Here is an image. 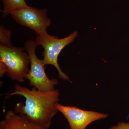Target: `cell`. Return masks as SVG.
Listing matches in <instances>:
<instances>
[{"label":"cell","instance_id":"obj_1","mask_svg":"<svg viewBox=\"0 0 129 129\" xmlns=\"http://www.w3.org/2000/svg\"><path fill=\"white\" fill-rule=\"evenodd\" d=\"M6 95L7 97L14 95L24 97L25 104H16L15 112L25 115L45 128H50L52 119L58 112L55 106L60 100L58 90L45 92L34 87L30 89L26 86L16 84L13 91Z\"/></svg>","mask_w":129,"mask_h":129},{"label":"cell","instance_id":"obj_2","mask_svg":"<svg viewBox=\"0 0 129 129\" xmlns=\"http://www.w3.org/2000/svg\"><path fill=\"white\" fill-rule=\"evenodd\" d=\"M39 46L36 41L29 40L24 44L25 50L27 52L30 61V69L24 78L29 81L30 86L42 91L47 92L55 89V85L58 84L57 80L50 79L45 72V63L43 60L38 58L36 49Z\"/></svg>","mask_w":129,"mask_h":129},{"label":"cell","instance_id":"obj_3","mask_svg":"<svg viewBox=\"0 0 129 129\" xmlns=\"http://www.w3.org/2000/svg\"><path fill=\"white\" fill-rule=\"evenodd\" d=\"M25 51L21 47L0 45V62L6 67L8 76L19 83L24 81V76L30 70V59Z\"/></svg>","mask_w":129,"mask_h":129},{"label":"cell","instance_id":"obj_4","mask_svg":"<svg viewBox=\"0 0 129 129\" xmlns=\"http://www.w3.org/2000/svg\"><path fill=\"white\" fill-rule=\"evenodd\" d=\"M78 35V32L75 31L68 37L58 39L56 36L50 35L47 32L37 36L36 42L39 45L41 46L44 51L42 53L43 59L45 65L51 64L57 70L59 78L63 80L70 82L69 77L62 71L57 62V58L63 49L68 45L73 42Z\"/></svg>","mask_w":129,"mask_h":129},{"label":"cell","instance_id":"obj_5","mask_svg":"<svg viewBox=\"0 0 129 129\" xmlns=\"http://www.w3.org/2000/svg\"><path fill=\"white\" fill-rule=\"evenodd\" d=\"M46 8L39 9L28 6L15 10L11 13L17 23L34 30L37 36L47 33L51 21L47 16Z\"/></svg>","mask_w":129,"mask_h":129},{"label":"cell","instance_id":"obj_6","mask_svg":"<svg viewBox=\"0 0 129 129\" xmlns=\"http://www.w3.org/2000/svg\"><path fill=\"white\" fill-rule=\"evenodd\" d=\"M55 106L67 119L70 129H85L92 122L108 117L106 114L85 111L76 107L63 106L58 103Z\"/></svg>","mask_w":129,"mask_h":129},{"label":"cell","instance_id":"obj_7","mask_svg":"<svg viewBox=\"0 0 129 129\" xmlns=\"http://www.w3.org/2000/svg\"><path fill=\"white\" fill-rule=\"evenodd\" d=\"M0 129H46L33 122L25 115L8 111L0 122Z\"/></svg>","mask_w":129,"mask_h":129},{"label":"cell","instance_id":"obj_8","mask_svg":"<svg viewBox=\"0 0 129 129\" xmlns=\"http://www.w3.org/2000/svg\"><path fill=\"white\" fill-rule=\"evenodd\" d=\"M3 2V9L1 10L3 17H6L15 10L28 7L25 0H2Z\"/></svg>","mask_w":129,"mask_h":129},{"label":"cell","instance_id":"obj_9","mask_svg":"<svg viewBox=\"0 0 129 129\" xmlns=\"http://www.w3.org/2000/svg\"><path fill=\"white\" fill-rule=\"evenodd\" d=\"M11 31L7 29L3 25L0 26V43L5 46H12Z\"/></svg>","mask_w":129,"mask_h":129},{"label":"cell","instance_id":"obj_10","mask_svg":"<svg viewBox=\"0 0 129 129\" xmlns=\"http://www.w3.org/2000/svg\"><path fill=\"white\" fill-rule=\"evenodd\" d=\"M109 129H129V123L119 122L117 125L112 126Z\"/></svg>","mask_w":129,"mask_h":129},{"label":"cell","instance_id":"obj_11","mask_svg":"<svg viewBox=\"0 0 129 129\" xmlns=\"http://www.w3.org/2000/svg\"><path fill=\"white\" fill-rule=\"evenodd\" d=\"M7 72V70L6 66L2 62H0V76L1 78Z\"/></svg>","mask_w":129,"mask_h":129}]
</instances>
